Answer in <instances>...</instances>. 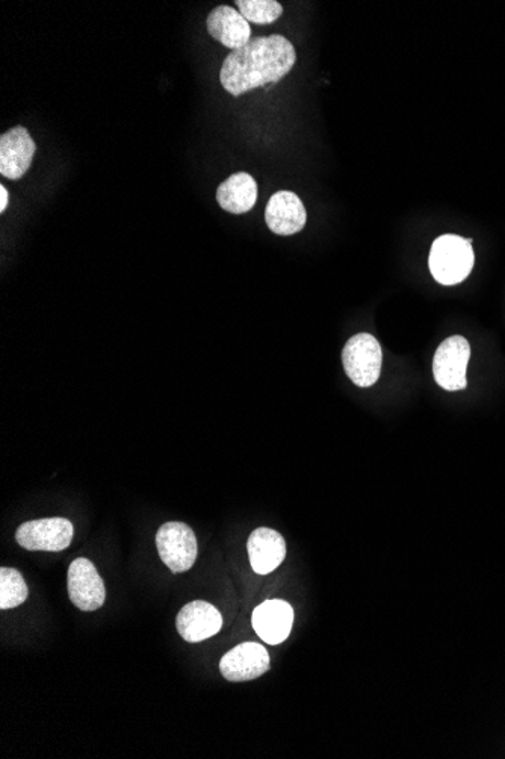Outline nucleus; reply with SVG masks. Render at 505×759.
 I'll use <instances>...</instances> for the list:
<instances>
[{"label": "nucleus", "mask_w": 505, "mask_h": 759, "mask_svg": "<svg viewBox=\"0 0 505 759\" xmlns=\"http://www.w3.org/2000/svg\"><path fill=\"white\" fill-rule=\"evenodd\" d=\"M297 61L292 43L284 35L250 39L222 63L221 86L232 97H241L257 87L282 81Z\"/></svg>", "instance_id": "nucleus-1"}, {"label": "nucleus", "mask_w": 505, "mask_h": 759, "mask_svg": "<svg viewBox=\"0 0 505 759\" xmlns=\"http://www.w3.org/2000/svg\"><path fill=\"white\" fill-rule=\"evenodd\" d=\"M474 261L471 242L451 234L437 238L429 250V270L433 277L443 285H456L467 280L474 268Z\"/></svg>", "instance_id": "nucleus-2"}, {"label": "nucleus", "mask_w": 505, "mask_h": 759, "mask_svg": "<svg viewBox=\"0 0 505 759\" xmlns=\"http://www.w3.org/2000/svg\"><path fill=\"white\" fill-rule=\"evenodd\" d=\"M345 373L357 387L367 388L379 381L383 353L371 333H357L342 351Z\"/></svg>", "instance_id": "nucleus-3"}, {"label": "nucleus", "mask_w": 505, "mask_h": 759, "mask_svg": "<svg viewBox=\"0 0 505 759\" xmlns=\"http://www.w3.org/2000/svg\"><path fill=\"white\" fill-rule=\"evenodd\" d=\"M157 547L162 563L173 574H184L196 563L197 539L188 524L179 522L162 524L157 534Z\"/></svg>", "instance_id": "nucleus-4"}, {"label": "nucleus", "mask_w": 505, "mask_h": 759, "mask_svg": "<svg viewBox=\"0 0 505 759\" xmlns=\"http://www.w3.org/2000/svg\"><path fill=\"white\" fill-rule=\"evenodd\" d=\"M73 540V524L62 518L31 520L20 524L15 542L31 552H62Z\"/></svg>", "instance_id": "nucleus-5"}, {"label": "nucleus", "mask_w": 505, "mask_h": 759, "mask_svg": "<svg viewBox=\"0 0 505 759\" xmlns=\"http://www.w3.org/2000/svg\"><path fill=\"white\" fill-rule=\"evenodd\" d=\"M471 358V345L461 336L449 337L437 348L433 361V375L437 385L447 392L467 388V371Z\"/></svg>", "instance_id": "nucleus-6"}, {"label": "nucleus", "mask_w": 505, "mask_h": 759, "mask_svg": "<svg viewBox=\"0 0 505 759\" xmlns=\"http://www.w3.org/2000/svg\"><path fill=\"white\" fill-rule=\"evenodd\" d=\"M67 588L71 603L85 613H93L105 603V582L90 559L78 558L70 564Z\"/></svg>", "instance_id": "nucleus-7"}, {"label": "nucleus", "mask_w": 505, "mask_h": 759, "mask_svg": "<svg viewBox=\"0 0 505 759\" xmlns=\"http://www.w3.org/2000/svg\"><path fill=\"white\" fill-rule=\"evenodd\" d=\"M269 666L268 650L264 646L260 643H242L221 658L220 671L229 682H246L261 678Z\"/></svg>", "instance_id": "nucleus-8"}, {"label": "nucleus", "mask_w": 505, "mask_h": 759, "mask_svg": "<svg viewBox=\"0 0 505 759\" xmlns=\"http://www.w3.org/2000/svg\"><path fill=\"white\" fill-rule=\"evenodd\" d=\"M35 146L34 138L31 137L26 128L15 126L0 137V173L8 179L23 178L30 170L34 160Z\"/></svg>", "instance_id": "nucleus-9"}, {"label": "nucleus", "mask_w": 505, "mask_h": 759, "mask_svg": "<svg viewBox=\"0 0 505 759\" xmlns=\"http://www.w3.org/2000/svg\"><path fill=\"white\" fill-rule=\"evenodd\" d=\"M176 627L185 642L200 643L221 631L222 618L220 611L209 602L194 600L179 611Z\"/></svg>", "instance_id": "nucleus-10"}, {"label": "nucleus", "mask_w": 505, "mask_h": 759, "mask_svg": "<svg viewBox=\"0 0 505 759\" xmlns=\"http://www.w3.org/2000/svg\"><path fill=\"white\" fill-rule=\"evenodd\" d=\"M265 222L276 236H294L303 230L308 213L296 193L282 190L269 199L265 209Z\"/></svg>", "instance_id": "nucleus-11"}, {"label": "nucleus", "mask_w": 505, "mask_h": 759, "mask_svg": "<svg viewBox=\"0 0 505 759\" xmlns=\"http://www.w3.org/2000/svg\"><path fill=\"white\" fill-rule=\"evenodd\" d=\"M252 623L266 645H280L292 631V607L285 600H266L253 611Z\"/></svg>", "instance_id": "nucleus-12"}, {"label": "nucleus", "mask_w": 505, "mask_h": 759, "mask_svg": "<svg viewBox=\"0 0 505 759\" xmlns=\"http://www.w3.org/2000/svg\"><path fill=\"white\" fill-rule=\"evenodd\" d=\"M209 34L228 49L238 50L252 39V27L240 11L221 5L210 11L206 20Z\"/></svg>", "instance_id": "nucleus-13"}, {"label": "nucleus", "mask_w": 505, "mask_h": 759, "mask_svg": "<svg viewBox=\"0 0 505 759\" xmlns=\"http://www.w3.org/2000/svg\"><path fill=\"white\" fill-rule=\"evenodd\" d=\"M250 564L257 575H269L276 570L286 556L284 536L269 528H260L250 535L246 543Z\"/></svg>", "instance_id": "nucleus-14"}, {"label": "nucleus", "mask_w": 505, "mask_h": 759, "mask_svg": "<svg viewBox=\"0 0 505 759\" xmlns=\"http://www.w3.org/2000/svg\"><path fill=\"white\" fill-rule=\"evenodd\" d=\"M217 201L228 213H249L257 201L256 181L252 174L234 173L218 186Z\"/></svg>", "instance_id": "nucleus-15"}, {"label": "nucleus", "mask_w": 505, "mask_h": 759, "mask_svg": "<svg viewBox=\"0 0 505 759\" xmlns=\"http://www.w3.org/2000/svg\"><path fill=\"white\" fill-rule=\"evenodd\" d=\"M27 586L22 574L15 568L2 567L0 570V610H13L26 602Z\"/></svg>", "instance_id": "nucleus-16"}, {"label": "nucleus", "mask_w": 505, "mask_h": 759, "mask_svg": "<svg viewBox=\"0 0 505 759\" xmlns=\"http://www.w3.org/2000/svg\"><path fill=\"white\" fill-rule=\"evenodd\" d=\"M237 5L242 18L256 25H272L284 13L276 0H238Z\"/></svg>", "instance_id": "nucleus-17"}, {"label": "nucleus", "mask_w": 505, "mask_h": 759, "mask_svg": "<svg viewBox=\"0 0 505 759\" xmlns=\"http://www.w3.org/2000/svg\"><path fill=\"white\" fill-rule=\"evenodd\" d=\"M8 202H10V194H8L5 185H0V213H5Z\"/></svg>", "instance_id": "nucleus-18"}]
</instances>
